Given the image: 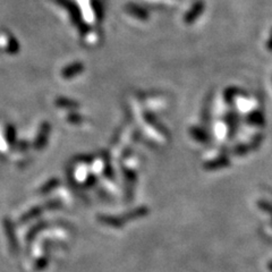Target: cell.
I'll use <instances>...</instances> for the list:
<instances>
[{
    "mask_svg": "<svg viewBox=\"0 0 272 272\" xmlns=\"http://www.w3.org/2000/svg\"><path fill=\"white\" fill-rule=\"evenodd\" d=\"M251 121H252L253 123L255 124H258V125H265V116H263L262 114H260V113H255L252 115V118H251Z\"/></svg>",
    "mask_w": 272,
    "mask_h": 272,
    "instance_id": "6da1fadb",
    "label": "cell"
},
{
    "mask_svg": "<svg viewBox=\"0 0 272 272\" xmlns=\"http://www.w3.org/2000/svg\"><path fill=\"white\" fill-rule=\"evenodd\" d=\"M260 208H261L262 210H265V211H267V212H269L270 214H272V203H270V202L261 201L260 202Z\"/></svg>",
    "mask_w": 272,
    "mask_h": 272,
    "instance_id": "7a4b0ae2",
    "label": "cell"
},
{
    "mask_svg": "<svg viewBox=\"0 0 272 272\" xmlns=\"http://www.w3.org/2000/svg\"><path fill=\"white\" fill-rule=\"evenodd\" d=\"M267 47H268V49H269L270 51H272V31H271V35H270V38H269V40H268Z\"/></svg>",
    "mask_w": 272,
    "mask_h": 272,
    "instance_id": "3957f363",
    "label": "cell"
}]
</instances>
